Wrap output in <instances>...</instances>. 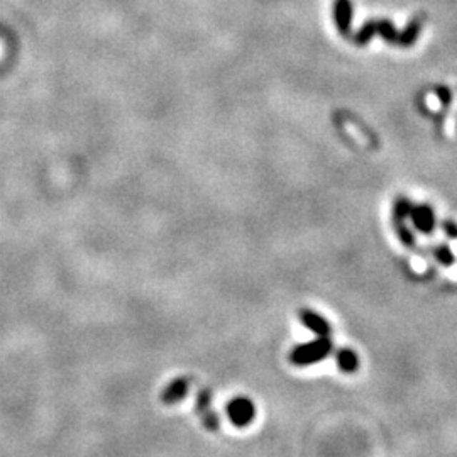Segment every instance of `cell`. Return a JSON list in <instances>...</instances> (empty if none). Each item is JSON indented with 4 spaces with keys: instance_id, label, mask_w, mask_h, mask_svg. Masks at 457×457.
I'll return each mask as SVG.
<instances>
[{
    "instance_id": "5b68a950",
    "label": "cell",
    "mask_w": 457,
    "mask_h": 457,
    "mask_svg": "<svg viewBox=\"0 0 457 457\" xmlns=\"http://www.w3.org/2000/svg\"><path fill=\"white\" fill-rule=\"evenodd\" d=\"M336 364L342 373L353 374L359 369V356L356 351L342 347L336 353Z\"/></svg>"
},
{
    "instance_id": "277c9868",
    "label": "cell",
    "mask_w": 457,
    "mask_h": 457,
    "mask_svg": "<svg viewBox=\"0 0 457 457\" xmlns=\"http://www.w3.org/2000/svg\"><path fill=\"white\" fill-rule=\"evenodd\" d=\"M300 322L303 323V327H307L310 332L315 333L317 337H331L332 327L327 322V318H323L322 315L313 312L310 308H301L298 313Z\"/></svg>"
},
{
    "instance_id": "6da1fadb",
    "label": "cell",
    "mask_w": 457,
    "mask_h": 457,
    "mask_svg": "<svg viewBox=\"0 0 457 457\" xmlns=\"http://www.w3.org/2000/svg\"><path fill=\"white\" fill-rule=\"evenodd\" d=\"M332 353L331 337H315V339L295 346L290 351V363L296 368H307V366L318 364Z\"/></svg>"
},
{
    "instance_id": "3957f363",
    "label": "cell",
    "mask_w": 457,
    "mask_h": 457,
    "mask_svg": "<svg viewBox=\"0 0 457 457\" xmlns=\"http://www.w3.org/2000/svg\"><path fill=\"white\" fill-rule=\"evenodd\" d=\"M210 405H212V391L209 388H204V390L199 391V396H196V411H199L205 428L216 432L221 428V418H219V415L212 410Z\"/></svg>"
},
{
    "instance_id": "52a82bcc",
    "label": "cell",
    "mask_w": 457,
    "mask_h": 457,
    "mask_svg": "<svg viewBox=\"0 0 457 457\" xmlns=\"http://www.w3.org/2000/svg\"><path fill=\"white\" fill-rule=\"evenodd\" d=\"M415 224H417L420 231H425V232L431 231L433 226V219L431 216V212H427V210H420V212L415 214Z\"/></svg>"
},
{
    "instance_id": "8992f818",
    "label": "cell",
    "mask_w": 457,
    "mask_h": 457,
    "mask_svg": "<svg viewBox=\"0 0 457 457\" xmlns=\"http://www.w3.org/2000/svg\"><path fill=\"white\" fill-rule=\"evenodd\" d=\"M186 391H189V381L183 378H178L171 383L170 386L166 388L163 398H164V401H166V403H176V401H181L183 398H185Z\"/></svg>"
},
{
    "instance_id": "ba28073f",
    "label": "cell",
    "mask_w": 457,
    "mask_h": 457,
    "mask_svg": "<svg viewBox=\"0 0 457 457\" xmlns=\"http://www.w3.org/2000/svg\"><path fill=\"white\" fill-rule=\"evenodd\" d=\"M433 254H436L437 261L441 263L442 266H452V263H454V254H452L451 249L446 248V246H438Z\"/></svg>"
},
{
    "instance_id": "7a4b0ae2",
    "label": "cell",
    "mask_w": 457,
    "mask_h": 457,
    "mask_svg": "<svg viewBox=\"0 0 457 457\" xmlns=\"http://www.w3.org/2000/svg\"><path fill=\"white\" fill-rule=\"evenodd\" d=\"M226 413L228 422L237 428H246L254 422L256 418V405L248 396H236L228 401L226 406Z\"/></svg>"
}]
</instances>
